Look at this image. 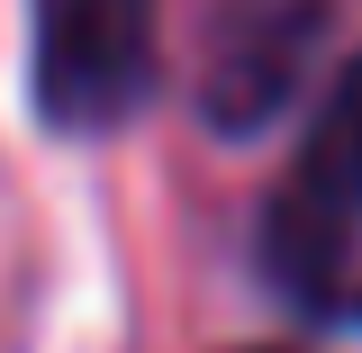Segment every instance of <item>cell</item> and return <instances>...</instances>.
<instances>
[{"instance_id": "6da1fadb", "label": "cell", "mask_w": 362, "mask_h": 353, "mask_svg": "<svg viewBox=\"0 0 362 353\" xmlns=\"http://www.w3.org/2000/svg\"><path fill=\"white\" fill-rule=\"evenodd\" d=\"M263 272L299 317L362 335V54L326 91L290 181L263 209Z\"/></svg>"}, {"instance_id": "7a4b0ae2", "label": "cell", "mask_w": 362, "mask_h": 353, "mask_svg": "<svg viewBox=\"0 0 362 353\" xmlns=\"http://www.w3.org/2000/svg\"><path fill=\"white\" fill-rule=\"evenodd\" d=\"M28 82L54 136H118L163 82L154 0H28Z\"/></svg>"}]
</instances>
